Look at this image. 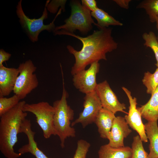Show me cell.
Here are the masks:
<instances>
[{"instance_id":"6da1fadb","label":"cell","mask_w":158,"mask_h":158,"mask_svg":"<svg viewBox=\"0 0 158 158\" xmlns=\"http://www.w3.org/2000/svg\"><path fill=\"white\" fill-rule=\"evenodd\" d=\"M111 28H106L95 30L91 35L85 37L74 33L66 34L79 40L83 44L82 48L79 51L70 45L67 46L68 51L74 55L75 59L71 69L72 75L85 69L88 65L95 62L107 60L106 54L116 49L118 46L111 36Z\"/></svg>"},{"instance_id":"7a4b0ae2","label":"cell","mask_w":158,"mask_h":158,"mask_svg":"<svg viewBox=\"0 0 158 158\" xmlns=\"http://www.w3.org/2000/svg\"><path fill=\"white\" fill-rule=\"evenodd\" d=\"M26 103L24 101H20L0 116V150L7 158H18L22 155L15 152L13 147L18 141V135L20 133L21 125L27 115L23 110Z\"/></svg>"},{"instance_id":"3957f363","label":"cell","mask_w":158,"mask_h":158,"mask_svg":"<svg viewBox=\"0 0 158 158\" xmlns=\"http://www.w3.org/2000/svg\"><path fill=\"white\" fill-rule=\"evenodd\" d=\"M63 77V89L61 98L53 103L54 110V125L57 135L60 140L62 148L65 147L66 139L68 137H75L76 132L71 126V121L73 120L74 111L67 104V99L68 95L65 89Z\"/></svg>"},{"instance_id":"277c9868","label":"cell","mask_w":158,"mask_h":158,"mask_svg":"<svg viewBox=\"0 0 158 158\" xmlns=\"http://www.w3.org/2000/svg\"><path fill=\"white\" fill-rule=\"evenodd\" d=\"M71 13L66 19L65 24L56 27L53 31L55 35H66L74 33L78 30L83 34H86L92 29V24L96 25L92 17L90 11L81 4L78 0L71 1Z\"/></svg>"},{"instance_id":"5b68a950","label":"cell","mask_w":158,"mask_h":158,"mask_svg":"<svg viewBox=\"0 0 158 158\" xmlns=\"http://www.w3.org/2000/svg\"><path fill=\"white\" fill-rule=\"evenodd\" d=\"M22 0H20L16 6V13L19 19L21 25L27 34L29 39L33 42H37L40 32L44 30L49 32H53L55 28L54 21L56 18L61 13L60 8L55 17L51 22L48 25H45L44 21L48 17L47 9L45 7L42 16L37 19L30 18L24 13L22 7Z\"/></svg>"},{"instance_id":"8992f818","label":"cell","mask_w":158,"mask_h":158,"mask_svg":"<svg viewBox=\"0 0 158 158\" xmlns=\"http://www.w3.org/2000/svg\"><path fill=\"white\" fill-rule=\"evenodd\" d=\"M23 110L30 112L36 117V122L42 129L44 137L49 138L52 135H56L54 125V110L53 106L48 102H41L36 103H26Z\"/></svg>"},{"instance_id":"52a82bcc","label":"cell","mask_w":158,"mask_h":158,"mask_svg":"<svg viewBox=\"0 0 158 158\" xmlns=\"http://www.w3.org/2000/svg\"><path fill=\"white\" fill-rule=\"evenodd\" d=\"M18 68L19 74L13 91L21 100L37 87L39 82L36 75L34 73L37 67L31 60L20 63Z\"/></svg>"},{"instance_id":"ba28073f","label":"cell","mask_w":158,"mask_h":158,"mask_svg":"<svg viewBox=\"0 0 158 158\" xmlns=\"http://www.w3.org/2000/svg\"><path fill=\"white\" fill-rule=\"evenodd\" d=\"M83 109L78 117L71 123L73 127L80 123L83 128L94 123L96 118L102 108L100 99L95 91L85 94L84 98Z\"/></svg>"},{"instance_id":"9c48e42d","label":"cell","mask_w":158,"mask_h":158,"mask_svg":"<svg viewBox=\"0 0 158 158\" xmlns=\"http://www.w3.org/2000/svg\"><path fill=\"white\" fill-rule=\"evenodd\" d=\"M99 68L100 64L96 61L91 63L88 69L81 70L73 75L74 87L85 94L95 91L97 85L96 75Z\"/></svg>"},{"instance_id":"30bf717a","label":"cell","mask_w":158,"mask_h":158,"mask_svg":"<svg viewBox=\"0 0 158 158\" xmlns=\"http://www.w3.org/2000/svg\"><path fill=\"white\" fill-rule=\"evenodd\" d=\"M95 91L99 97L102 108L115 114L118 112L128 114L124 111L125 104L121 103L106 80L97 84Z\"/></svg>"},{"instance_id":"8fae6325","label":"cell","mask_w":158,"mask_h":158,"mask_svg":"<svg viewBox=\"0 0 158 158\" xmlns=\"http://www.w3.org/2000/svg\"><path fill=\"white\" fill-rule=\"evenodd\" d=\"M122 88L128 98L130 106L128 112L125 116L128 124L138 134L142 140L145 142L148 141L145 128V125L142 120V115L137 109V99L133 97L131 92L124 87Z\"/></svg>"},{"instance_id":"7c38bea8","label":"cell","mask_w":158,"mask_h":158,"mask_svg":"<svg viewBox=\"0 0 158 158\" xmlns=\"http://www.w3.org/2000/svg\"><path fill=\"white\" fill-rule=\"evenodd\" d=\"M124 117L116 116L108 135V144L114 147H124V140L132 132Z\"/></svg>"},{"instance_id":"4fadbf2b","label":"cell","mask_w":158,"mask_h":158,"mask_svg":"<svg viewBox=\"0 0 158 158\" xmlns=\"http://www.w3.org/2000/svg\"><path fill=\"white\" fill-rule=\"evenodd\" d=\"M20 133H24L27 135L28 143L23 146L18 150L19 153L22 155L30 153L36 158H49L38 147L37 142L34 139L35 133L31 129L30 120L26 119L24 120L21 126Z\"/></svg>"},{"instance_id":"5bb4252c","label":"cell","mask_w":158,"mask_h":158,"mask_svg":"<svg viewBox=\"0 0 158 158\" xmlns=\"http://www.w3.org/2000/svg\"><path fill=\"white\" fill-rule=\"evenodd\" d=\"M19 73L18 68L0 66V96H8L13 91Z\"/></svg>"},{"instance_id":"9a60e30c","label":"cell","mask_w":158,"mask_h":158,"mask_svg":"<svg viewBox=\"0 0 158 158\" xmlns=\"http://www.w3.org/2000/svg\"><path fill=\"white\" fill-rule=\"evenodd\" d=\"M115 114L102 108L98 114L95 121L100 137L108 139L109 133L116 117Z\"/></svg>"},{"instance_id":"2e32d148","label":"cell","mask_w":158,"mask_h":158,"mask_svg":"<svg viewBox=\"0 0 158 158\" xmlns=\"http://www.w3.org/2000/svg\"><path fill=\"white\" fill-rule=\"evenodd\" d=\"M151 95L145 104L137 107L142 117L148 121L158 120V86Z\"/></svg>"},{"instance_id":"e0dca14e","label":"cell","mask_w":158,"mask_h":158,"mask_svg":"<svg viewBox=\"0 0 158 158\" xmlns=\"http://www.w3.org/2000/svg\"><path fill=\"white\" fill-rule=\"evenodd\" d=\"M132 154L129 146L114 147L108 144L102 145L98 151V158H131Z\"/></svg>"},{"instance_id":"ac0fdd59","label":"cell","mask_w":158,"mask_h":158,"mask_svg":"<svg viewBox=\"0 0 158 158\" xmlns=\"http://www.w3.org/2000/svg\"><path fill=\"white\" fill-rule=\"evenodd\" d=\"M147 138L149 140V158H158V126L157 121L148 122L144 124Z\"/></svg>"},{"instance_id":"d6986e66","label":"cell","mask_w":158,"mask_h":158,"mask_svg":"<svg viewBox=\"0 0 158 158\" xmlns=\"http://www.w3.org/2000/svg\"><path fill=\"white\" fill-rule=\"evenodd\" d=\"M92 16L97 20V26L99 29L108 28L109 26H122L123 24L115 19L103 10L98 7L91 12Z\"/></svg>"},{"instance_id":"ffe728a7","label":"cell","mask_w":158,"mask_h":158,"mask_svg":"<svg viewBox=\"0 0 158 158\" xmlns=\"http://www.w3.org/2000/svg\"><path fill=\"white\" fill-rule=\"evenodd\" d=\"M137 8L144 9L151 23L156 22L158 17V0H144L137 6Z\"/></svg>"},{"instance_id":"44dd1931","label":"cell","mask_w":158,"mask_h":158,"mask_svg":"<svg viewBox=\"0 0 158 158\" xmlns=\"http://www.w3.org/2000/svg\"><path fill=\"white\" fill-rule=\"evenodd\" d=\"M146 88V92L152 95L158 86V68L153 73L145 72L142 80Z\"/></svg>"},{"instance_id":"7402d4cb","label":"cell","mask_w":158,"mask_h":158,"mask_svg":"<svg viewBox=\"0 0 158 158\" xmlns=\"http://www.w3.org/2000/svg\"><path fill=\"white\" fill-rule=\"evenodd\" d=\"M142 38L145 42L144 45L150 48L153 51L156 60L155 65L158 68V42L157 37L153 32L150 31L143 33Z\"/></svg>"},{"instance_id":"603a6c76","label":"cell","mask_w":158,"mask_h":158,"mask_svg":"<svg viewBox=\"0 0 158 158\" xmlns=\"http://www.w3.org/2000/svg\"><path fill=\"white\" fill-rule=\"evenodd\" d=\"M142 142L139 135L133 137L131 158H149L148 154L144 149Z\"/></svg>"},{"instance_id":"cb8c5ba5","label":"cell","mask_w":158,"mask_h":158,"mask_svg":"<svg viewBox=\"0 0 158 158\" xmlns=\"http://www.w3.org/2000/svg\"><path fill=\"white\" fill-rule=\"evenodd\" d=\"M20 100L15 94L9 98L0 96V116L16 106Z\"/></svg>"},{"instance_id":"d4e9b609","label":"cell","mask_w":158,"mask_h":158,"mask_svg":"<svg viewBox=\"0 0 158 158\" xmlns=\"http://www.w3.org/2000/svg\"><path fill=\"white\" fill-rule=\"evenodd\" d=\"M90 146V143L85 140H78L73 158H86Z\"/></svg>"},{"instance_id":"484cf974","label":"cell","mask_w":158,"mask_h":158,"mask_svg":"<svg viewBox=\"0 0 158 158\" xmlns=\"http://www.w3.org/2000/svg\"><path fill=\"white\" fill-rule=\"evenodd\" d=\"M66 0H47L46 1L45 7L47 10L52 13H55L57 11L59 8L61 6L63 12L65 11V5Z\"/></svg>"},{"instance_id":"4316f807","label":"cell","mask_w":158,"mask_h":158,"mask_svg":"<svg viewBox=\"0 0 158 158\" xmlns=\"http://www.w3.org/2000/svg\"><path fill=\"white\" fill-rule=\"evenodd\" d=\"M82 4L86 8L92 12L95 10L98 7L95 0H82Z\"/></svg>"},{"instance_id":"83f0119b","label":"cell","mask_w":158,"mask_h":158,"mask_svg":"<svg viewBox=\"0 0 158 158\" xmlns=\"http://www.w3.org/2000/svg\"><path fill=\"white\" fill-rule=\"evenodd\" d=\"M11 54L6 52L4 49H0V66L3 65V63L8 61L10 58Z\"/></svg>"},{"instance_id":"f1b7e54d","label":"cell","mask_w":158,"mask_h":158,"mask_svg":"<svg viewBox=\"0 0 158 158\" xmlns=\"http://www.w3.org/2000/svg\"><path fill=\"white\" fill-rule=\"evenodd\" d=\"M115 2L118 6L121 8L128 9L129 8V4L131 0H114Z\"/></svg>"},{"instance_id":"f546056e","label":"cell","mask_w":158,"mask_h":158,"mask_svg":"<svg viewBox=\"0 0 158 158\" xmlns=\"http://www.w3.org/2000/svg\"><path fill=\"white\" fill-rule=\"evenodd\" d=\"M156 28H157V30H158V17H157L156 18ZM157 37V40L158 42V35Z\"/></svg>"}]
</instances>
